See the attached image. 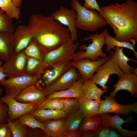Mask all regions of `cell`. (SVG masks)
Segmentation results:
<instances>
[{
    "mask_svg": "<svg viewBox=\"0 0 137 137\" xmlns=\"http://www.w3.org/2000/svg\"><path fill=\"white\" fill-rule=\"evenodd\" d=\"M102 16L113 29L114 38L135 44L137 42V2L126 0L100 7Z\"/></svg>",
    "mask_w": 137,
    "mask_h": 137,
    "instance_id": "cell-1",
    "label": "cell"
},
{
    "mask_svg": "<svg viewBox=\"0 0 137 137\" xmlns=\"http://www.w3.org/2000/svg\"><path fill=\"white\" fill-rule=\"evenodd\" d=\"M27 25L32 32L33 39L45 54L71 39L68 28L50 15H32L29 19Z\"/></svg>",
    "mask_w": 137,
    "mask_h": 137,
    "instance_id": "cell-2",
    "label": "cell"
},
{
    "mask_svg": "<svg viewBox=\"0 0 137 137\" xmlns=\"http://www.w3.org/2000/svg\"><path fill=\"white\" fill-rule=\"evenodd\" d=\"M72 8L76 12V26L77 28L94 32L109 24L106 19L94 10L86 9L78 0H71Z\"/></svg>",
    "mask_w": 137,
    "mask_h": 137,
    "instance_id": "cell-3",
    "label": "cell"
},
{
    "mask_svg": "<svg viewBox=\"0 0 137 137\" xmlns=\"http://www.w3.org/2000/svg\"><path fill=\"white\" fill-rule=\"evenodd\" d=\"M108 31V29L106 28L100 33L97 32L95 34L85 37L83 40H90L92 43L87 46L85 45L79 46L78 48L80 50L76 53L73 60L87 58L95 61L99 59L100 57L107 56L102 51V48L105 44V38Z\"/></svg>",
    "mask_w": 137,
    "mask_h": 137,
    "instance_id": "cell-4",
    "label": "cell"
},
{
    "mask_svg": "<svg viewBox=\"0 0 137 137\" xmlns=\"http://www.w3.org/2000/svg\"><path fill=\"white\" fill-rule=\"evenodd\" d=\"M79 45L71 39L57 48L46 53L43 61L44 65L47 68L73 61Z\"/></svg>",
    "mask_w": 137,
    "mask_h": 137,
    "instance_id": "cell-5",
    "label": "cell"
},
{
    "mask_svg": "<svg viewBox=\"0 0 137 137\" xmlns=\"http://www.w3.org/2000/svg\"><path fill=\"white\" fill-rule=\"evenodd\" d=\"M41 77L25 75L8 78L0 81V84L5 90L6 95L15 98L26 88L37 83Z\"/></svg>",
    "mask_w": 137,
    "mask_h": 137,
    "instance_id": "cell-6",
    "label": "cell"
},
{
    "mask_svg": "<svg viewBox=\"0 0 137 137\" xmlns=\"http://www.w3.org/2000/svg\"><path fill=\"white\" fill-rule=\"evenodd\" d=\"M95 73L91 80L96 85H100L104 90H108L109 87L106 85L111 75L116 74L119 76L124 73L119 67L114 57L111 56Z\"/></svg>",
    "mask_w": 137,
    "mask_h": 137,
    "instance_id": "cell-7",
    "label": "cell"
},
{
    "mask_svg": "<svg viewBox=\"0 0 137 137\" xmlns=\"http://www.w3.org/2000/svg\"><path fill=\"white\" fill-rule=\"evenodd\" d=\"M80 78L78 70L71 67L56 81L42 89L44 95L46 97L55 92L66 90Z\"/></svg>",
    "mask_w": 137,
    "mask_h": 137,
    "instance_id": "cell-8",
    "label": "cell"
},
{
    "mask_svg": "<svg viewBox=\"0 0 137 137\" xmlns=\"http://www.w3.org/2000/svg\"><path fill=\"white\" fill-rule=\"evenodd\" d=\"M1 100L8 107V119L12 121L27 113H32L38 107L35 104L21 102L15 98L6 94L1 97Z\"/></svg>",
    "mask_w": 137,
    "mask_h": 137,
    "instance_id": "cell-9",
    "label": "cell"
},
{
    "mask_svg": "<svg viewBox=\"0 0 137 137\" xmlns=\"http://www.w3.org/2000/svg\"><path fill=\"white\" fill-rule=\"evenodd\" d=\"M50 15L54 20L67 26L70 32L71 39L75 42L78 38L77 30L75 24L77 18L75 11L72 8L61 6L58 10L52 13Z\"/></svg>",
    "mask_w": 137,
    "mask_h": 137,
    "instance_id": "cell-10",
    "label": "cell"
},
{
    "mask_svg": "<svg viewBox=\"0 0 137 137\" xmlns=\"http://www.w3.org/2000/svg\"><path fill=\"white\" fill-rule=\"evenodd\" d=\"M105 99L100 101L98 114L114 113L124 115L132 113H137V103L135 102L127 105H121L117 102L114 97L109 95L105 96Z\"/></svg>",
    "mask_w": 137,
    "mask_h": 137,
    "instance_id": "cell-11",
    "label": "cell"
},
{
    "mask_svg": "<svg viewBox=\"0 0 137 137\" xmlns=\"http://www.w3.org/2000/svg\"><path fill=\"white\" fill-rule=\"evenodd\" d=\"M109 54L105 57L93 61L87 58H84L70 62L71 67L76 68L79 71L81 78L84 80H91L98 69L110 57Z\"/></svg>",
    "mask_w": 137,
    "mask_h": 137,
    "instance_id": "cell-12",
    "label": "cell"
},
{
    "mask_svg": "<svg viewBox=\"0 0 137 137\" xmlns=\"http://www.w3.org/2000/svg\"><path fill=\"white\" fill-rule=\"evenodd\" d=\"M27 57L22 51L16 53L2 64L4 73L8 78L26 75Z\"/></svg>",
    "mask_w": 137,
    "mask_h": 137,
    "instance_id": "cell-13",
    "label": "cell"
},
{
    "mask_svg": "<svg viewBox=\"0 0 137 137\" xmlns=\"http://www.w3.org/2000/svg\"><path fill=\"white\" fill-rule=\"evenodd\" d=\"M119 79L113 86L114 90L110 95L114 97L116 93L121 90L129 92L134 97H137V74L133 73H124L117 76Z\"/></svg>",
    "mask_w": 137,
    "mask_h": 137,
    "instance_id": "cell-14",
    "label": "cell"
},
{
    "mask_svg": "<svg viewBox=\"0 0 137 137\" xmlns=\"http://www.w3.org/2000/svg\"><path fill=\"white\" fill-rule=\"evenodd\" d=\"M15 98L17 101L21 102L34 104L38 106L47 99L42 89L38 86L37 83L26 88Z\"/></svg>",
    "mask_w": 137,
    "mask_h": 137,
    "instance_id": "cell-15",
    "label": "cell"
},
{
    "mask_svg": "<svg viewBox=\"0 0 137 137\" xmlns=\"http://www.w3.org/2000/svg\"><path fill=\"white\" fill-rule=\"evenodd\" d=\"M102 119L101 124L117 130L120 134L124 137H133L137 135V131L125 129L122 127L124 123H129L132 120L129 117L126 120L120 117L118 114L112 116L109 113L100 114Z\"/></svg>",
    "mask_w": 137,
    "mask_h": 137,
    "instance_id": "cell-16",
    "label": "cell"
},
{
    "mask_svg": "<svg viewBox=\"0 0 137 137\" xmlns=\"http://www.w3.org/2000/svg\"><path fill=\"white\" fill-rule=\"evenodd\" d=\"M13 36L15 53L23 50L33 38L32 32L27 25L19 26L15 29L13 33Z\"/></svg>",
    "mask_w": 137,
    "mask_h": 137,
    "instance_id": "cell-17",
    "label": "cell"
},
{
    "mask_svg": "<svg viewBox=\"0 0 137 137\" xmlns=\"http://www.w3.org/2000/svg\"><path fill=\"white\" fill-rule=\"evenodd\" d=\"M70 62L58 64L46 68L41 77L46 86L55 82L68 70L71 67Z\"/></svg>",
    "mask_w": 137,
    "mask_h": 137,
    "instance_id": "cell-18",
    "label": "cell"
},
{
    "mask_svg": "<svg viewBox=\"0 0 137 137\" xmlns=\"http://www.w3.org/2000/svg\"><path fill=\"white\" fill-rule=\"evenodd\" d=\"M15 53L13 34L0 32V60L6 62Z\"/></svg>",
    "mask_w": 137,
    "mask_h": 137,
    "instance_id": "cell-19",
    "label": "cell"
},
{
    "mask_svg": "<svg viewBox=\"0 0 137 137\" xmlns=\"http://www.w3.org/2000/svg\"><path fill=\"white\" fill-rule=\"evenodd\" d=\"M64 118L49 119L43 123L45 137H64L67 132L64 127Z\"/></svg>",
    "mask_w": 137,
    "mask_h": 137,
    "instance_id": "cell-20",
    "label": "cell"
},
{
    "mask_svg": "<svg viewBox=\"0 0 137 137\" xmlns=\"http://www.w3.org/2000/svg\"><path fill=\"white\" fill-rule=\"evenodd\" d=\"M84 81L83 78H80L68 89L62 91L55 92L47 96V98L56 97L79 98L83 97V86Z\"/></svg>",
    "mask_w": 137,
    "mask_h": 137,
    "instance_id": "cell-21",
    "label": "cell"
},
{
    "mask_svg": "<svg viewBox=\"0 0 137 137\" xmlns=\"http://www.w3.org/2000/svg\"><path fill=\"white\" fill-rule=\"evenodd\" d=\"M114 51L110 50L109 52V54L114 57L118 65L124 73H133L137 74V68L129 65L128 61L137 63L136 60L127 57L124 54L122 48L115 47Z\"/></svg>",
    "mask_w": 137,
    "mask_h": 137,
    "instance_id": "cell-22",
    "label": "cell"
},
{
    "mask_svg": "<svg viewBox=\"0 0 137 137\" xmlns=\"http://www.w3.org/2000/svg\"><path fill=\"white\" fill-rule=\"evenodd\" d=\"M79 110L85 117H90L98 114L101 100L84 97L79 98Z\"/></svg>",
    "mask_w": 137,
    "mask_h": 137,
    "instance_id": "cell-23",
    "label": "cell"
},
{
    "mask_svg": "<svg viewBox=\"0 0 137 137\" xmlns=\"http://www.w3.org/2000/svg\"><path fill=\"white\" fill-rule=\"evenodd\" d=\"M32 114L36 119L42 123L49 119L57 120L65 118L67 115L61 110L39 108L36 110Z\"/></svg>",
    "mask_w": 137,
    "mask_h": 137,
    "instance_id": "cell-24",
    "label": "cell"
},
{
    "mask_svg": "<svg viewBox=\"0 0 137 137\" xmlns=\"http://www.w3.org/2000/svg\"><path fill=\"white\" fill-rule=\"evenodd\" d=\"M96 85L91 80H84L83 86V97L101 100V96L104 93L108 92V90H102Z\"/></svg>",
    "mask_w": 137,
    "mask_h": 137,
    "instance_id": "cell-25",
    "label": "cell"
},
{
    "mask_svg": "<svg viewBox=\"0 0 137 137\" xmlns=\"http://www.w3.org/2000/svg\"><path fill=\"white\" fill-rule=\"evenodd\" d=\"M85 117L79 110L67 114L64 119V127L66 131L69 132L78 129Z\"/></svg>",
    "mask_w": 137,
    "mask_h": 137,
    "instance_id": "cell-26",
    "label": "cell"
},
{
    "mask_svg": "<svg viewBox=\"0 0 137 137\" xmlns=\"http://www.w3.org/2000/svg\"><path fill=\"white\" fill-rule=\"evenodd\" d=\"M46 68L43 61L34 58L27 57L26 75L33 77H41Z\"/></svg>",
    "mask_w": 137,
    "mask_h": 137,
    "instance_id": "cell-27",
    "label": "cell"
},
{
    "mask_svg": "<svg viewBox=\"0 0 137 137\" xmlns=\"http://www.w3.org/2000/svg\"><path fill=\"white\" fill-rule=\"evenodd\" d=\"M105 44L107 46L106 52H109L112 49H114L116 47L125 48L132 50L133 52L135 58L137 59V52L134 49L135 44L131 43L130 42L121 41L115 39L111 36L108 32L106 33L105 38Z\"/></svg>",
    "mask_w": 137,
    "mask_h": 137,
    "instance_id": "cell-28",
    "label": "cell"
},
{
    "mask_svg": "<svg viewBox=\"0 0 137 137\" xmlns=\"http://www.w3.org/2000/svg\"><path fill=\"white\" fill-rule=\"evenodd\" d=\"M83 120L79 128L82 133L91 131L95 132L102 123L100 114L92 117H85Z\"/></svg>",
    "mask_w": 137,
    "mask_h": 137,
    "instance_id": "cell-29",
    "label": "cell"
},
{
    "mask_svg": "<svg viewBox=\"0 0 137 137\" xmlns=\"http://www.w3.org/2000/svg\"><path fill=\"white\" fill-rule=\"evenodd\" d=\"M27 57L34 58L43 61L45 54L32 38L27 46L23 50Z\"/></svg>",
    "mask_w": 137,
    "mask_h": 137,
    "instance_id": "cell-30",
    "label": "cell"
},
{
    "mask_svg": "<svg viewBox=\"0 0 137 137\" xmlns=\"http://www.w3.org/2000/svg\"><path fill=\"white\" fill-rule=\"evenodd\" d=\"M7 122L12 137H29L28 127L21 124L17 119L12 121L7 119Z\"/></svg>",
    "mask_w": 137,
    "mask_h": 137,
    "instance_id": "cell-31",
    "label": "cell"
},
{
    "mask_svg": "<svg viewBox=\"0 0 137 137\" xmlns=\"http://www.w3.org/2000/svg\"><path fill=\"white\" fill-rule=\"evenodd\" d=\"M0 9L12 19L18 20L20 18V9L14 4L12 0H0Z\"/></svg>",
    "mask_w": 137,
    "mask_h": 137,
    "instance_id": "cell-32",
    "label": "cell"
},
{
    "mask_svg": "<svg viewBox=\"0 0 137 137\" xmlns=\"http://www.w3.org/2000/svg\"><path fill=\"white\" fill-rule=\"evenodd\" d=\"M21 124L32 128H39L44 131V128L43 123L38 121L32 113L25 114L17 118Z\"/></svg>",
    "mask_w": 137,
    "mask_h": 137,
    "instance_id": "cell-33",
    "label": "cell"
},
{
    "mask_svg": "<svg viewBox=\"0 0 137 137\" xmlns=\"http://www.w3.org/2000/svg\"><path fill=\"white\" fill-rule=\"evenodd\" d=\"M63 107L61 110L67 115L73 113L79 110V98H63Z\"/></svg>",
    "mask_w": 137,
    "mask_h": 137,
    "instance_id": "cell-34",
    "label": "cell"
},
{
    "mask_svg": "<svg viewBox=\"0 0 137 137\" xmlns=\"http://www.w3.org/2000/svg\"><path fill=\"white\" fill-rule=\"evenodd\" d=\"M14 30L12 19L0 9V32L13 34Z\"/></svg>",
    "mask_w": 137,
    "mask_h": 137,
    "instance_id": "cell-35",
    "label": "cell"
},
{
    "mask_svg": "<svg viewBox=\"0 0 137 137\" xmlns=\"http://www.w3.org/2000/svg\"><path fill=\"white\" fill-rule=\"evenodd\" d=\"M63 107V98L56 97L47 99L38 108L60 110Z\"/></svg>",
    "mask_w": 137,
    "mask_h": 137,
    "instance_id": "cell-36",
    "label": "cell"
},
{
    "mask_svg": "<svg viewBox=\"0 0 137 137\" xmlns=\"http://www.w3.org/2000/svg\"><path fill=\"white\" fill-rule=\"evenodd\" d=\"M112 128L101 124L94 132L95 137H108Z\"/></svg>",
    "mask_w": 137,
    "mask_h": 137,
    "instance_id": "cell-37",
    "label": "cell"
},
{
    "mask_svg": "<svg viewBox=\"0 0 137 137\" xmlns=\"http://www.w3.org/2000/svg\"><path fill=\"white\" fill-rule=\"evenodd\" d=\"M8 107L7 105L0 99V122L7 123Z\"/></svg>",
    "mask_w": 137,
    "mask_h": 137,
    "instance_id": "cell-38",
    "label": "cell"
},
{
    "mask_svg": "<svg viewBox=\"0 0 137 137\" xmlns=\"http://www.w3.org/2000/svg\"><path fill=\"white\" fill-rule=\"evenodd\" d=\"M84 0V3L83 7L87 9L96 10L99 12V13L101 15H102L100 8L96 0Z\"/></svg>",
    "mask_w": 137,
    "mask_h": 137,
    "instance_id": "cell-39",
    "label": "cell"
},
{
    "mask_svg": "<svg viewBox=\"0 0 137 137\" xmlns=\"http://www.w3.org/2000/svg\"><path fill=\"white\" fill-rule=\"evenodd\" d=\"M0 137H12V132L7 123L0 122Z\"/></svg>",
    "mask_w": 137,
    "mask_h": 137,
    "instance_id": "cell-40",
    "label": "cell"
},
{
    "mask_svg": "<svg viewBox=\"0 0 137 137\" xmlns=\"http://www.w3.org/2000/svg\"><path fill=\"white\" fill-rule=\"evenodd\" d=\"M29 137H45L44 132L39 128H32L28 127Z\"/></svg>",
    "mask_w": 137,
    "mask_h": 137,
    "instance_id": "cell-41",
    "label": "cell"
},
{
    "mask_svg": "<svg viewBox=\"0 0 137 137\" xmlns=\"http://www.w3.org/2000/svg\"><path fill=\"white\" fill-rule=\"evenodd\" d=\"M82 132L79 129L72 131L66 132L64 137H81Z\"/></svg>",
    "mask_w": 137,
    "mask_h": 137,
    "instance_id": "cell-42",
    "label": "cell"
},
{
    "mask_svg": "<svg viewBox=\"0 0 137 137\" xmlns=\"http://www.w3.org/2000/svg\"><path fill=\"white\" fill-rule=\"evenodd\" d=\"M2 64L3 62L1 61H0V82L5 80L7 77L3 71L2 67Z\"/></svg>",
    "mask_w": 137,
    "mask_h": 137,
    "instance_id": "cell-43",
    "label": "cell"
},
{
    "mask_svg": "<svg viewBox=\"0 0 137 137\" xmlns=\"http://www.w3.org/2000/svg\"><path fill=\"white\" fill-rule=\"evenodd\" d=\"M81 137H95V132L93 131H88L82 133Z\"/></svg>",
    "mask_w": 137,
    "mask_h": 137,
    "instance_id": "cell-44",
    "label": "cell"
},
{
    "mask_svg": "<svg viewBox=\"0 0 137 137\" xmlns=\"http://www.w3.org/2000/svg\"><path fill=\"white\" fill-rule=\"evenodd\" d=\"M109 137H121L122 135L116 132L113 128H112L109 134Z\"/></svg>",
    "mask_w": 137,
    "mask_h": 137,
    "instance_id": "cell-45",
    "label": "cell"
},
{
    "mask_svg": "<svg viewBox=\"0 0 137 137\" xmlns=\"http://www.w3.org/2000/svg\"><path fill=\"white\" fill-rule=\"evenodd\" d=\"M14 4L17 7H19L22 5V0H12Z\"/></svg>",
    "mask_w": 137,
    "mask_h": 137,
    "instance_id": "cell-46",
    "label": "cell"
},
{
    "mask_svg": "<svg viewBox=\"0 0 137 137\" xmlns=\"http://www.w3.org/2000/svg\"><path fill=\"white\" fill-rule=\"evenodd\" d=\"M3 92V89L2 88H0V99L1 97V95L2 94Z\"/></svg>",
    "mask_w": 137,
    "mask_h": 137,
    "instance_id": "cell-47",
    "label": "cell"
},
{
    "mask_svg": "<svg viewBox=\"0 0 137 137\" xmlns=\"http://www.w3.org/2000/svg\"><path fill=\"white\" fill-rule=\"evenodd\" d=\"M114 1H124L125 0H114Z\"/></svg>",
    "mask_w": 137,
    "mask_h": 137,
    "instance_id": "cell-48",
    "label": "cell"
},
{
    "mask_svg": "<svg viewBox=\"0 0 137 137\" xmlns=\"http://www.w3.org/2000/svg\"><path fill=\"white\" fill-rule=\"evenodd\" d=\"M1 61V60H0V61Z\"/></svg>",
    "mask_w": 137,
    "mask_h": 137,
    "instance_id": "cell-49",
    "label": "cell"
}]
</instances>
